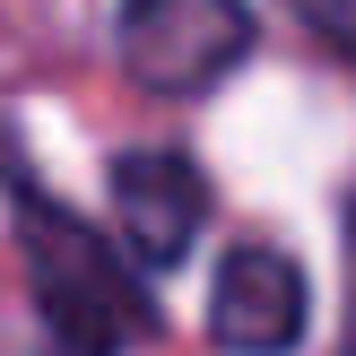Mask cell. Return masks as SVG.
I'll list each match as a JSON object with an SVG mask.
<instances>
[{
  "instance_id": "cell-1",
  "label": "cell",
  "mask_w": 356,
  "mask_h": 356,
  "mask_svg": "<svg viewBox=\"0 0 356 356\" xmlns=\"http://www.w3.org/2000/svg\"><path fill=\"white\" fill-rule=\"evenodd\" d=\"M17 252H26L35 313H44V330L70 356H131L156 330L139 270L87 218H70V209H52V200L26 191V200H17Z\"/></svg>"
},
{
  "instance_id": "cell-2",
  "label": "cell",
  "mask_w": 356,
  "mask_h": 356,
  "mask_svg": "<svg viewBox=\"0 0 356 356\" xmlns=\"http://www.w3.org/2000/svg\"><path fill=\"white\" fill-rule=\"evenodd\" d=\"M113 44L131 87L148 96H209L252 61V9L243 0H122Z\"/></svg>"
},
{
  "instance_id": "cell-3",
  "label": "cell",
  "mask_w": 356,
  "mask_h": 356,
  "mask_svg": "<svg viewBox=\"0 0 356 356\" xmlns=\"http://www.w3.org/2000/svg\"><path fill=\"white\" fill-rule=\"evenodd\" d=\"M313 322V287L278 243H235L209 287V339L226 356H296Z\"/></svg>"
},
{
  "instance_id": "cell-4",
  "label": "cell",
  "mask_w": 356,
  "mask_h": 356,
  "mask_svg": "<svg viewBox=\"0 0 356 356\" xmlns=\"http://www.w3.org/2000/svg\"><path fill=\"white\" fill-rule=\"evenodd\" d=\"M113 226L148 270H174L191 261L209 226V183L183 148H122L113 156Z\"/></svg>"
},
{
  "instance_id": "cell-5",
  "label": "cell",
  "mask_w": 356,
  "mask_h": 356,
  "mask_svg": "<svg viewBox=\"0 0 356 356\" xmlns=\"http://www.w3.org/2000/svg\"><path fill=\"white\" fill-rule=\"evenodd\" d=\"M296 17H305L313 35H322L330 52H339V61H356V0H287Z\"/></svg>"
}]
</instances>
